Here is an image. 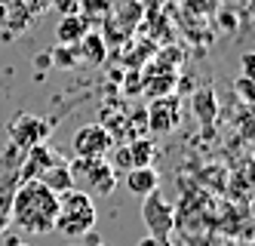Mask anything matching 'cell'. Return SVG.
Returning a JSON list of instances; mask_svg holds the SVG:
<instances>
[{"label":"cell","mask_w":255,"mask_h":246,"mask_svg":"<svg viewBox=\"0 0 255 246\" xmlns=\"http://www.w3.org/2000/svg\"><path fill=\"white\" fill-rule=\"evenodd\" d=\"M237 86H240V92H243V99L249 102V99H252V89H249V80L243 77V80H240V83H237Z\"/></svg>","instance_id":"cell-17"},{"label":"cell","mask_w":255,"mask_h":246,"mask_svg":"<svg viewBox=\"0 0 255 246\" xmlns=\"http://www.w3.org/2000/svg\"><path fill=\"white\" fill-rule=\"evenodd\" d=\"M141 219H144V228H148V237L169 240L175 231V206L160 194V188L141 197Z\"/></svg>","instance_id":"cell-5"},{"label":"cell","mask_w":255,"mask_h":246,"mask_svg":"<svg viewBox=\"0 0 255 246\" xmlns=\"http://www.w3.org/2000/svg\"><path fill=\"white\" fill-rule=\"evenodd\" d=\"M71 182L77 191L89 197H108L117 185V173L108 163V157H74V163H68Z\"/></svg>","instance_id":"cell-3"},{"label":"cell","mask_w":255,"mask_h":246,"mask_svg":"<svg viewBox=\"0 0 255 246\" xmlns=\"http://www.w3.org/2000/svg\"><path fill=\"white\" fill-rule=\"evenodd\" d=\"M62 157L59 154H52V151L46 148V145H37V148H31V151H25V160H22V173H19V179L22 182H31V179H37L46 166H52V163H59Z\"/></svg>","instance_id":"cell-10"},{"label":"cell","mask_w":255,"mask_h":246,"mask_svg":"<svg viewBox=\"0 0 255 246\" xmlns=\"http://www.w3.org/2000/svg\"><path fill=\"white\" fill-rule=\"evenodd\" d=\"M126 188L135 194V197H144V194H151L160 188V173L154 166H135L126 173Z\"/></svg>","instance_id":"cell-11"},{"label":"cell","mask_w":255,"mask_h":246,"mask_svg":"<svg viewBox=\"0 0 255 246\" xmlns=\"http://www.w3.org/2000/svg\"><path fill=\"white\" fill-rule=\"evenodd\" d=\"M191 111H194V117L203 126L215 123V117H218V99H215V92L209 86L206 89H197L194 96H191Z\"/></svg>","instance_id":"cell-13"},{"label":"cell","mask_w":255,"mask_h":246,"mask_svg":"<svg viewBox=\"0 0 255 246\" xmlns=\"http://www.w3.org/2000/svg\"><path fill=\"white\" fill-rule=\"evenodd\" d=\"M59 216V194H52L37 179L22 182L12 194L9 206V225H15L25 234H49L56 231Z\"/></svg>","instance_id":"cell-1"},{"label":"cell","mask_w":255,"mask_h":246,"mask_svg":"<svg viewBox=\"0 0 255 246\" xmlns=\"http://www.w3.org/2000/svg\"><path fill=\"white\" fill-rule=\"evenodd\" d=\"M96 228V203L89 194L71 188L59 194V216H56V231L65 237H83L93 234Z\"/></svg>","instance_id":"cell-2"},{"label":"cell","mask_w":255,"mask_h":246,"mask_svg":"<svg viewBox=\"0 0 255 246\" xmlns=\"http://www.w3.org/2000/svg\"><path fill=\"white\" fill-rule=\"evenodd\" d=\"M37 182H40V185H46L52 194H65V191H71V188H74V182H71V169H68V163H65V160L46 166L43 173L37 176Z\"/></svg>","instance_id":"cell-12"},{"label":"cell","mask_w":255,"mask_h":246,"mask_svg":"<svg viewBox=\"0 0 255 246\" xmlns=\"http://www.w3.org/2000/svg\"><path fill=\"white\" fill-rule=\"evenodd\" d=\"M77 55H86L89 62H102L105 59V40H102V34H83V40L77 43Z\"/></svg>","instance_id":"cell-15"},{"label":"cell","mask_w":255,"mask_h":246,"mask_svg":"<svg viewBox=\"0 0 255 246\" xmlns=\"http://www.w3.org/2000/svg\"><path fill=\"white\" fill-rule=\"evenodd\" d=\"M111 151H114V163H111L114 173H117V169L129 173V169H135V166H151V160H154V148H151V142H144V139L126 145V148H111Z\"/></svg>","instance_id":"cell-9"},{"label":"cell","mask_w":255,"mask_h":246,"mask_svg":"<svg viewBox=\"0 0 255 246\" xmlns=\"http://www.w3.org/2000/svg\"><path fill=\"white\" fill-rule=\"evenodd\" d=\"M93 246H105V243H93Z\"/></svg>","instance_id":"cell-19"},{"label":"cell","mask_w":255,"mask_h":246,"mask_svg":"<svg viewBox=\"0 0 255 246\" xmlns=\"http://www.w3.org/2000/svg\"><path fill=\"white\" fill-rule=\"evenodd\" d=\"M181 120V102L175 96H160L148 108V126L151 132H172Z\"/></svg>","instance_id":"cell-8"},{"label":"cell","mask_w":255,"mask_h":246,"mask_svg":"<svg viewBox=\"0 0 255 246\" xmlns=\"http://www.w3.org/2000/svg\"><path fill=\"white\" fill-rule=\"evenodd\" d=\"M83 34H86V25H83V18H77V15L62 18V25L56 31V37H59L62 46H77L83 40Z\"/></svg>","instance_id":"cell-14"},{"label":"cell","mask_w":255,"mask_h":246,"mask_svg":"<svg viewBox=\"0 0 255 246\" xmlns=\"http://www.w3.org/2000/svg\"><path fill=\"white\" fill-rule=\"evenodd\" d=\"M3 246H31V243H25V240H9V243H3Z\"/></svg>","instance_id":"cell-18"},{"label":"cell","mask_w":255,"mask_h":246,"mask_svg":"<svg viewBox=\"0 0 255 246\" xmlns=\"http://www.w3.org/2000/svg\"><path fill=\"white\" fill-rule=\"evenodd\" d=\"M22 160H25V151L6 145L0 151V237L6 234L9 228V206H12V194L15 188L22 185L19 173H22Z\"/></svg>","instance_id":"cell-4"},{"label":"cell","mask_w":255,"mask_h":246,"mask_svg":"<svg viewBox=\"0 0 255 246\" xmlns=\"http://www.w3.org/2000/svg\"><path fill=\"white\" fill-rule=\"evenodd\" d=\"M71 148H74V157H108L111 148H114V139H111V132L105 126L89 123V126H80L74 132Z\"/></svg>","instance_id":"cell-7"},{"label":"cell","mask_w":255,"mask_h":246,"mask_svg":"<svg viewBox=\"0 0 255 246\" xmlns=\"http://www.w3.org/2000/svg\"><path fill=\"white\" fill-rule=\"evenodd\" d=\"M138 246H172V240H160V237H144Z\"/></svg>","instance_id":"cell-16"},{"label":"cell","mask_w":255,"mask_h":246,"mask_svg":"<svg viewBox=\"0 0 255 246\" xmlns=\"http://www.w3.org/2000/svg\"><path fill=\"white\" fill-rule=\"evenodd\" d=\"M6 132H9V145L22 148V151H31L49 139L52 132V123L43 120V117H34V114H15L9 123H6Z\"/></svg>","instance_id":"cell-6"}]
</instances>
